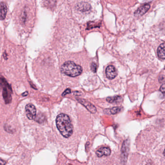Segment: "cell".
<instances>
[{
  "label": "cell",
  "instance_id": "cell-1",
  "mask_svg": "<svg viewBox=\"0 0 165 165\" xmlns=\"http://www.w3.org/2000/svg\"><path fill=\"white\" fill-rule=\"evenodd\" d=\"M57 127L63 137L69 138L73 134V127L69 116L61 113L57 116L56 119Z\"/></svg>",
  "mask_w": 165,
  "mask_h": 165
},
{
  "label": "cell",
  "instance_id": "cell-2",
  "mask_svg": "<svg viewBox=\"0 0 165 165\" xmlns=\"http://www.w3.org/2000/svg\"><path fill=\"white\" fill-rule=\"evenodd\" d=\"M62 72L66 75L71 77H76L80 76L82 72L81 66L76 64L73 62H66L62 66Z\"/></svg>",
  "mask_w": 165,
  "mask_h": 165
},
{
  "label": "cell",
  "instance_id": "cell-3",
  "mask_svg": "<svg viewBox=\"0 0 165 165\" xmlns=\"http://www.w3.org/2000/svg\"><path fill=\"white\" fill-rule=\"evenodd\" d=\"M26 114L29 120H34L36 115V109L33 104H27L25 107Z\"/></svg>",
  "mask_w": 165,
  "mask_h": 165
},
{
  "label": "cell",
  "instance_id": "cell-4",
  "mask_svg": "<svg viewBox=\"0 0 165 165\" xmlns=\"http://www.w3.org/2000/svg\"><path fill=\"white\" fill-rule=\"evenodd\" d=\"M106 76L108 79L113 80L117 76V70L113 66H109L106 69Z\"/></svg>",
  "mask_w": 165,
  "mask_h": 165
},
{
  "label": "cell",
  "instance_id": "cell-5",
  "mask_svg": "<svg viewBox=\"0 0 165 165\" xmlns=\"http://www.w3.org/2000/svg\"><path fill=\"white\" fill-rule=\"evenodd\" d=\"M77 100H78L81 104H82L86 108H87L89 111H90L92 113H95L96 112V108L91 103L81 99H77Z\"/></svg>",
  "mask_w": 165,
  "mask_h": 165
},
{
  "label": "cell",
  "instance_id": "cell-6",
  "mask_svg": "<svg viewBox=\"0 0 165 165\" xmlns=\"http://www.w3.org/2000/svg\"><path fill=\"white\" fill-rule=\"evenodd\" d=\"M150 8V6L149 4H144L143 6H141L138 9H137L134 13V16L135 17H141L145 14L148 10H149Z\"/></svg>",
  "mask_w": 165,
  "mask_h": 165
},
{
  "label": "cell",
  "instance_id": "cell-7",
  "mask_svg": "<svg viewBox=\"0 0 165 165\" xmlns=\"http://www.w3.org/2000/svg\"><path fill=\"white\" fill-rule=\"evenodd\" d=\"M98 157H101L103 156H109L111 154V150L108 147H102L98 150L96 152Z\"/></svg>",
  "mask_w": 165,
  "mask_h": 165
},
{
  "label": "cell",
  "instance_id": "cell-8",
  "mask_svg": "<svg viewBox=\"0 0 165 165\" xmlns=\"http://www.w3.org/2000/svg\"><path fill=\"white\" fill-rule=\"evenodd\" d=\"M165 43H162L160 45L159 47L157 48V55L160 59H165Z\"/></svg>",
  "mask_w": 165,
  "mask_h": 165
},
{
  "label": "cell",
  "instance_id": "cell-9",
  "mask_svg": "<svg viewBox=\"0 0 165 165\" xmlns=\"http://www.w3.org/2000/svg\"><path fill=\"white\" fill-rule=\"evenodd\" d=\"M122 110V108L121 107H113L111 109H108L105 110L106 113L109 114H116L120 113Z\"/></svg>",
  "mask_w": 165,
  "mask_h": 165
},
{
  "label": "cell",
  "instance_id": "cell-10",
  "mask_svg": "<svg viewBox=\"0 0 165 165\" xmlns=\"http://www.w3.org/2000/svg\"><path fill=\"white\" fill-rule=\"evenodd\" d=\"M7 11V7L6 4L4 3H1V20H3L6 18Z\"/></svg>",
  "mask_w": 165,
  "mask_h": 165
},
{
  "label": "cell",
  "instance_id": "cell-11",
  "mask_svg": "<svg viewBox=\"0 0 165 165\" xmlns=\"http://www.w3.org/2000/svg\"><path fill=\"white\" fill-rule=\"evenodd\" d=\"M106 100L110 103H118L122 101V98L120 96H115L108 97Z\"/></svg>",
  "mask_w": 165,
  "mask_h": 165
},
{
  "label": "cell",
  "instance_id": "cell-12",
  "mask_svg": "<svg viewBox=\"0 0 165 165\" xmlns=\"http://www.w3.org/2000/svg\"><path fill=\"white\" fill-rule=\"evenodd\" d=\"M78 9L80 11H86L90 9V6L87 3H80L78 4Z\"/></svg>",
  "mask_w": 165,
  "mask_h": 165
},
{
  "label": "cell",
  "instance_id": "cell-13",
  "mask_svg": "<svg viewBox=\"0 0 165 165\" xmlns=\"http://www.w3.org/2000/svg\"><path fill=\"white\" fill-rule=\"evenodd\" d=\"M158 80H159V82L160 83H164L165 82V76L164 75L160 76V77H159V78H158Z\"/></svg>",
  "mask_w": 165,
  "mask_h": 165
},
{
  "label": "cell",
  "instance_id": "cell-14",
  "mask_svg": "<svg viewBox=\"0 0 165 165\" xmlns=\"http://www.w3.org/2000/svg\"><path fill=\"white\" fill-rule=\"evenodd\" d=\"M160 91L161 92V93H162V94L165 96V84H163L161 86L160 88Z\"/></svg>",
  "mask_w": 165,
  "mask_h": 165
},
{
  "label": "cell",
  "instance_id": "cell-15",
  "mask_svg": "<svg viewBox=\"0 0 165 165\" xmlns=\"http://www.w3.org/2000/svg\"><path fill=\"white\" fill-rule=\"evenodd\" d=\"M92 70L94 72H96V71L97 66L96 64H94V63H92L91 66Z\"/></svg>",
  "mask_w": 165,
  "mask_h": 165
},
{
  "label": "cell",
  "instance_id": "cell-16",
  "mask_svg": "<svg viewBox=\"0 0 165 165\" xmlns=\"http://www.w3.org/2000/svg\"><path fill=\"white\" fill-rule=\"evenodd\" d=\"M71 93V90L69 89H67V90H66L63 93V94H62V96H64L66 94H70Z\"/></svg>",
  "mask_w": 165,
  "mask_h": 165
},
{
  "label": "cell",
  "instance_id": "cell-17",
  "mask_svg": "<svg viewBox=\"0 0 165 165\" xmlns=\"http://www.w3.org/2000/svg\"><path fill=\"white\" fill-rule=\"evenodd\" d=\"M28 94V92H26L25 93H24V94H22V95H23V96H26V95H27V94Z\"/></svg>",
  "mask_w": 165,
  "mask_h": 165
},
{
  "label": "cell",
  "instance_id": "cell-18",
  "mask_svg": "<svg viewBox=\"0 0 165 165\" xmlns=\"http://www.w3.org/2000/svg\"><path fill=\"white\" fill-rule=\"evenodd\" d=\"M163 154H164V156H165V150H164V152H163Z\"/></svg>",
  "mask_w": 165,
  "mask_h": 165
}]
</instances>
